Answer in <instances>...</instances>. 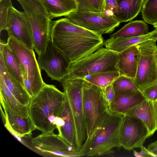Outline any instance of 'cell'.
<instances>
[{
    "label": "cell",
    "mask_w": 157,
    "mask_h": 157,
    "mask_svg": "<svg viewBox=\"0 0 157 157\" xmlns=\"http://www.w3.org/2000/svg\"><path fill=\"white\" fill-rule=\"evenodd\" d=\"M50 37L71 63L104 45L102 35L75 24L67 17L51 21Z\"/></svg>",
    "instance_id": "1"
},
{
    "label": "cell",
    "mask_w": 157,
    "mask_h": 157,
    "mask_svg": "<svg viewBox=\"0 0 157 157\" xmlns=\"http://www.w3.org/2000/svg\"><path fill=\"white\" fill-rule=\"evenodd\" d=\"M65 98V94L55 86L45 84L31 98L29 107V117L35 130L43 133L54 132V124L59 116Z\"/></svg>",
    "instance_id": "2"
},
{
    "label": "cell",
    "mask_w": 157,
    "mask_h": 157,
    "mask_svg": "<svg viewBox=\"0 0 157 157\" xmlns=\"http://www.w3.org/2000/svg\"><path fill=\"white\" fill-rule=\"evenodd\" d=\"M124 118L123 115L108 111L86 138L80 149L81 156H102L113 153L114 148L121 147L120 135Z\"/></svg>",
    "instance_id": "3"
},
{
    "label": "cell",
    "mask_w": 157,
    "mask_h": 157,
    "mask_svg": "<svg viewBox=\"0 0 157 157\" xmlns=\"http://www.w3.org/2000/svg\"><path fill=\"white\" fill-rule=\"evenodd\" d=\"M6 44L20 64L25 87L31 98L46 84L42 79L33 49L12 36L8 37Z\"/></svg>",
    "instance_id": "4"
},
{
    "label": "cell",
    "mask_w": 157,
    "mask_h": 157,
    "mask_svg": "<svg viewBox=\"0 0 157 157\" xmlns=\"http://www.w3.org/2000/svg\"><path fill=\"white\" fill-rule=\"evenodd\" d=\"M30 22L33 48L38 56L44 50L50 37L52 20L41 0H17Z\"/></svg>",
    "instance_id": "5"
},
{
    "label": "cell",
    "mask_w": 157,
    "mask_h": 157,
    "mask_svg": "<svg viewBox=\"0 0 157 157\" xmlns=\"http://www.w3.org/2000/svg\"><path fill=\"white\" fill-rule=\"evenodd\" d=\"M86 81L68 75L60 81L74 121L76 146L80 150L86 139L83 109V89Z\"/></svg>",
    "instance_id": "6"
},
{
    "label": "cell",
    "mask_w": 157,
    "mask_h": 157,
    "mask_svg": "<svg viewBox=\"0 0 157 157\" xmlns=\"http://www.w3.org/2000/svg\"><path fill=\"white\" fill-rule=\"evenodd\" d=\"M118 53L106 48L95 52L71 63L68 75L73 78H83L99 72L118 71Z\"/></svg>",
    "instance_id": "7"
},
{
    "label": "cell",
    "mask_w": 157,
    "mask_h": 157,
    "mask_svg": "<svg viewBox=\"0 0 157 157\" xmlns=\"http://www.w3.org/2000/svg\"><path fill=\"white\" fill-rule=\"evenodd\" d=\"M83 99L86 138L110 110L103 89L86 81L83 89Z\"/></svg>",
    "instance_id": "8"
},
{
    "label": "cell",
    "mask_w": 157,
    "mask_h": 157,
    "mask_svg": "<svg viewBox=\"0 0 157 157\" xmlns=\"http://www.w3.org/2000/svg\"><path fill=\"white\" fill-rule=\"evenodd\" d=\"M136 45L140 56L133 80L137 87L141 90L157 82V46L156 42L151 39Z\"/></svg>",
    "instance_id": "9"
},
{
    "label": "cell",
    "mask_w": 157,
    "mask_h": 157,
    "mask_svg": "<svg viewBox=\"0 0 157 157\" xmlns=\"http://www.w3.org/2000/svg\"><path fill=\"white\" fill-rule=\"evenodd\" d=\"M37 60L40 70L44 71L52 80L60 82L68 74L71 63L51 38Z\"/></svg>",
    "instance_id": "10"
},
{
    "label": "cell",
    "mask_w": 157,
    "mask_h": 157,
    "mask_svg": "<svg viewBox=\"0 0 157 157\" xmlns=\"http://www.w3.org/2000/svg\"><path fill=\"white\" fill-rule=\"evenodd\" d=\"M33 150L45 157H80V151L69 145L58 134L43 133L31 139Z\"/></svg>",
    "instance_id": "11"
},
{
    "label": "cell",
    "mask_w": 157,
    "mask_h": 157,
    "mask_svg": "<svg viewBox=\"0 0 157 157\" xmlns=\"http://www.w3.org/2000/svg\"><path fill=\"white\" fill-rule=\"evenodd\" d=\"M67 17L75 24L101 35L111 33L120 24L113 17L104 13L77 10Z\"/></svg>",
    "instance_id": "12"
},
{
    "label": "cell",
    "mask_w": 157,
    "mask_h": 157,
    "mask_svg": "<svg viewBox=\"0 0 157 157\" xmlns=\"http://www.w3.org/2000/svg\"><path fill=\"white\" fill-rule=\"evenodd\" d=\"M149 131L144 122L139 118L125 115L120 135L121 147L129 151L140 147L150 136Z\"/></svg>",
    "instance_id": "13"
},
{
    "label": "cell",
    "mask_w": 157,
    "mask_h": 157,
    "mask_svg": "<svg viewBox=\"0 0 157 157\" xmlns=\"http://www.w3.org/2000/svg\"><path fill=\"white\" fill-rule=\"evenodd\" d=\"M6 30L9 37L15 38L33 49L31 26L24 11L17 10L13 6L9 8Z\"/></svg>",
    "instance_id": "14"
},
{
    "label": "cell",
    "mask_w": 157,
    "mask_h": 157,
    "mask_svg": "<svg viewBox=\"0 0 157 157\" xmlns=\"http://www.w3.org/2000/svg\"><path fill=\"white\" fill-rule=\"evenodd\" d=\"M117 53V65L120 75L134 80L136 76L140 56L139 49L136 45H134Z\"/></svg>",
    "instance_id": "15"
},
{
    "label": "cell",
    "mask_w": 157,
    "mask_h": 157,
    "mask_svg": "<svg viewBox=\"0 0 157 157\" xmlns=\"http://www.w3.org/2000/svg\"><path fill=\"white\" fill-rule=\"evenodd\" d=\"M6 119L5 126L18 140L22 137H31L32 132L35 130L29 117H23L13 115L7 109L3 108Z\"/></svg>",
    "instance_id": "16"
},
{
    "label": "cell",
    "mask_w": 157,
    "mask_h": 157,
    "mask_svg": "<svg viewBox=\"0 0 157 157\" xmlns=\"http://www.w3.org/2000/svg\"><path fill=\"white\" fill-rule=\"evenodd\" d=\"M145 99L140 90L118 93L116 94L110 110L113 112L125 115L129 110Z\"/></svg>",
    "instance_id": "17"
},
{
    "label": "cell",
    "mask_w": 157,
    "mask_h": 157,
    "mask_svg": "<svg viewBox=\"0 0 157 157\" xmlns=\"http://www.w3.org/2000/svg\"><path fill=\"white\" fill-rule=\"evenodd\" d=\"M0 103L3 108L13 115L23 117H29L28 106L22 105L15 98L0 77Z\"/></svg>",
    "instance_id": "18"
},
{
    "label": "cell",
    "mask_w": 157,
    "mask_h": 157,
    "mask_svg": "<svg viewBox=\"0 0 157 157\" xmlns=\"http://www.w3.org/2000/svg\"><path fill=\"white\" fill-rule=\"evenodd\" d=\"M0 77L3 78L9 90L23 105L29 106L31 98L25 87L8 72L3 57L0 56Z\"/></svg>",
    "instance_id": "19"
},
{
    "label": "cell",
    "mask_w": 157,
    "mask_h": 157,
    "mask_svg": "<svg viewBox=\"0 0 157 157\" xmlns=\"http://www.w3.org/2000/svg\"><path fill=\"white\" fill-rule=\"evenodd\" d=\"M125 115L140 119L148 128L151 136L157 130L153 102L151 101L145 99L129 110Z\"/></svg>",
    "instance_id": "20"
},
{
    "label": "cell",
    "mask_w": 157,
    "mask_h": 157,
    "mask_svg": "<svg viewBox=\"0 0 157 157\" xmlns=\"http://www.w3.org/2000/svg\"><path fill=\"white\" fill-rule=\"evenodd\" d=\"M51 20L62 16L67 17L78 10L76 0H41Z\"/></svg>",
    "instance_id": "21"
},
{
    "label": "cell",
    "mask_w": 157,
    "mask_h": 157,
    "mask_svg": "<svg viewBox=\"0 0 157 157\" xmlns=\"http://www.w3.org/2000/svg\"><path fill=\"white\" fill-rule=\"evenodd\" d=\"M144 0H117V9L113 17L120 23L131 20L141 12Z\"/></svg>",
    "instance_id": "22"
},
{
    "label": "cell",
    "mask_w": 157,
    "mask_h": 157,
    "mask_svg": "<svg viewBox=\"0 0 157 157\" xmlns=\"http://www.w3.org/2000/svg\"><path fill=\"white\" fill-rule=\"evenodd\" d=\"M61 116L65 122L64 125L58 132V135L70 146L78 149L74 121L66 97Z\"/></svg>",
    "instance_id": "23"
},
{
    "label": "cell",
    "mask_w": 157,
    "mask_h": 157,
    "mask_svg": "<svg viewBox=\"0 0 157 157\" xmlns=\"http://www.w3.org/2000/svg\"><path fill=\"white\" fill-rule=\"evenodd\" d=\"M0 52L2 54L8 72L25 87L21 67L18 60L7 44L1 41Z\"/></svg>",
    "instance_id": "24"
},
{
    "label": "cell",
    "mask_w": 157,
    "mask_h": 157,
    "mask_svg": "<svg viewBox=\"0 0 157 157\" xmlns=\"http://www.w3.org/2000/svg\"><path fill=\"white\" fill-rule=\"evenodd\" d=\"M148 26L142 20L130 21L117 32L111 35L110 38H130L143 36L149 33Z\"/></svg>",
    "instance_id": "25"
},
{
    "label": "cell",
    "mask_w": 157,
    "mask_h": 157,
    "mask_svg": "<svg viewBox=\"0 0 157 157\" xmlns=\"http://www.w3.org/2000/svg\"><path fill=\"white\" fill-rule=\"evenodd\" d=\"M149 39L148 34L130 38H109L104 41V45L106 48L119 53L132 46Z\"/></svg>",
    "instance_id": "26"
},
{
    "label": "cell",
    "mask_w": 157,
    "mask_h": 157,
    "mask_svg": "<svg viewBox=\"0 0 157 157\" xmlns=\"http://www.w3.org/2000/svg\"><path fill=\"white\" fill-rule=\"evenodd\" d=\"M120 75L118 71L102 72L89 75L83 79L87 82L102 89L112 84Z\"/></svg>",
    "instance_id": "27"
},
{
    "label": "cell",
    "mask_w": 157,
    "mask_h": 157,
    "mask_svg": "<svg viewBox=\"0 0 157 157\" xmlns=\"http://www.w3.org/2000/svg\"><path fill=\"white\" fill-rule=\"evenodd\" d=\"M144 21L153 25L157 23V0H144L141 11Z\"/></svg>",
    "instance_id": "28"
},
{
    "label": "cell",
    "mask_w": 157,
    "mask_h": 157,
    "mask_svg": "<svg viewBox=\"0 0 157 157\" xmlns=\"http://www.w3.org/2000/svg\"><path fill=\"white\" fill-rule=\"evenodd\" d=\"M112 85L116 94L139 90L135 84L133 79L122 75L118 76L114 81Z\"/></svg>",
    "instance_id": "29"
},
{
    "label": "cell",
    "mask_w": 157,
    "mask_h": 157,
    "mask_svg": "<svg viewBox=\"0 0 157 157\" xmlns=\"http://www.w3.org/2000/svg\"><path fill=\"white\" fill-rule=\"evenodd\" d=\"M78 4L77 11L104 13L105 0H76Z\"/></svg>",
    "instance_id": "30"
},
{
    "label": "cell",
    "mask_w": 157,
    "mask_h": 157,
    "mask_svg": "<svg viewBox=\"0 0 157 157\" xmlns=\"http://www.w3.org/2000/svg\"><path fill=\"white\" fill-rule=\"evenodd\" d=\"M13 6L11 0H0V32L6 30L8 10Z\"/></svg>",
    "instance_id": "31"
},
{
    "label": "cell",
    "mask_w": 157,
    "mask_h": 157,
    "mask_svg": "<svg viewBox=\"0 0 157 157\" xmlns=\"http://www.w3.org/2000/svg\"><path fill=\"white\" fill-rule=\"evenodd\" d=\"M140 91L146 99L153 102L157 100V82Z\"/></svg>",
    "instance_id": "32"
},
{
    "label": "cell",
    "mask_w": 157,
    "mask_h": 157,
    "mask_svg": "<svg viewBox=\"0 0 157 157\" xmlns=\"http://www.w3.org/2000/svg\"><path fill=\"white\" fill-rule=\"evenodd\" d=\"M117 0H104V13L108 15L113 17L114 15L117 11Z\"/></svg>",
    "instance_id": "33"
},
{
    "label": "cell",
    "mask_w": 157,
    "mask_h": 157,
    "mask_svg": "<svg viewBox=\"0 0 157 157\" xmlns=\"http://www.w3.org/2000/svg\"><path fill=\"white\" fill-rule=\"evenodd\" d=\"M103 89L105 99L110 110L111 105L115 98L116 93L112 84Z\"/></svg>",
    "instance_id": "34"
},
{
    "label": "cell",
    "mask_w": 157,
    "mask_h": 157,
    "mask_svg": "<svg viewBox=\"0 0 157 157\" xmlns=\"http://www.w3.org/2000/svg\"><path fill=\"white\" fill-rule=\"evenodd\" d=\"M141 150L139 152H137L133 150V154L136 157H154L144 146L143 145L140 147Z\"/></svg>",
    "instance_id": "35"
},
{
    "label": "cell",
    "mask_w": 157,
    "mask_h": 157,
    "mask_svg": "<svg viewBox=\"0 0 157 157\" xmlns=\"http://www.w3.org/2000/svg\"><path fill=\"white\" fill-rule=\"evenodd\" d=\"M148 150L154 156L157 157V140L147 146Z\"/></svg>",
    "instance_id": "36"
},
{
    "label": "cell",
    "mask_w": 157,
    "mask_h": 157,
    "mask_svg": "<svg viewBox=\"0 0 157 157\" xmlns=\"http://www.w3.org/2000/svg\"><path fill=\"white\" fill-rule=\"evenodd\" d=\"M148 35L149 39L153 40L156 42L157 40V29L149 33Z\"/></svg>",
    "instance_id": "37"
},
{
    "label": "cell",
    "mask_w": 157,
    "mask_h": 157,
    "mask_svg": "<svg viewBox=\"0 0 157 157\" xmlns=\"http://www.w3.org/2000/svg\"><path fill=\"white\" fill-rule=\"evenodd\" d=\"M155 114L157 125V100L153 102Z\"/></svg>",
    "instance_id": "38"
},
{
    "label": "cell",
    "mask_w": 157,
    "mask_h": 157,
    "mask_svg": "<svg viewBox=\"0 0 157 157\" xmlns=\"http://www.w3.org/2000/svg\"><path fill=\"white\" fill-rule=\"evenodd\" d=\"M153 26L155 28H156V29H157V23L154 25Z\"/></svg>",
    "instance_id": "39"
},
{
    "label": "cell",
    "mask_w": 157,
    "mask_h": 157,
    "mask_svg": "<svg viewBox=\"0 0 157 157\" xmlns=\"http://www.w3.org/2000/svg\"></svg>",
    "instance_id": "40"
}]
</instances>
